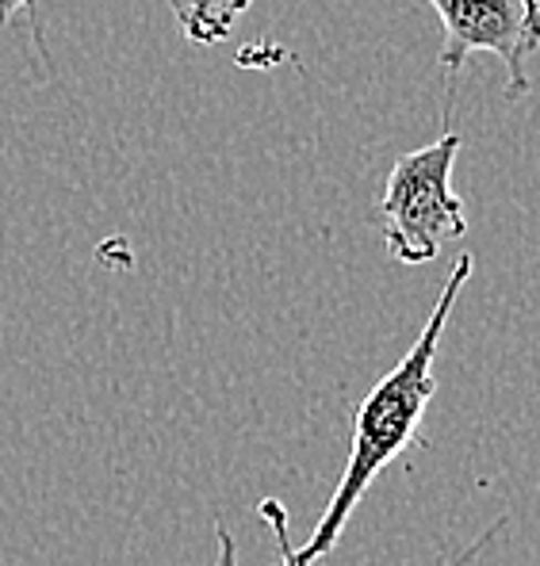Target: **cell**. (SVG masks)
Segmentation results:
<instances>
[{
    "mask_svg": "<svg viewBox=\"0 0 540 566\" xmlns=\"http://www.w3.org/2000/svg\"><path fill=\"white\" fill-rule=\"evenodd\" d=\"M215 539H219V559H215V566H242L238 563V547H235V536H230L227 524H215Z\"/></svg>",
    "mask_w": 540,
    "mask_h": 566,
    "instance_id": "cell-6",
    "label": "cell"
},
{
    "mask_svg": "<svg viewBox=\"0 0 540 566\" xmlns=\"http://www.w3.org/2000/svg\"><path fill=\"white\" fill-rule=\"evenodd\" d=\"M442 15L445 43L437 65L453 77L471 54H495L506 65V96L533 93L526 57L540 50V0H429Z\"/></svg>",
    "mask_w": 540,
    "mask_h": 566,
    "instance_id": "cell-3",
    "label": "cell"
},
{
    "mask_svg": "<svg viewBox=\"0 0 540 566\" xmlns=\"http://www.w3.org/2000/svg\"><path fill=\"white\" fill-rule=\"evenodd\" d=\"M253 0H169L177 28L185 31L188 43L211 46L235 31V23L242 20V12Z\"/></svg>",
    "mask_w": 540,
    "mask_h": 566,
    "instance_id": "cell-4",
    "label": "cell"
},
{
    "mask_svg": "<svg viewBox=\"0 0 540 566\" xmlns=\"http://www.w3.org/2000/svg\"><path fill=\"white\" fill-rule=\"evenodd\" d=\"M464 138L453 127L437 142L411 149L387 172L384 196L376 203L387 253L398 264H426L442 245L468 234L464 199L453 191V165Z\"/></svg>",
    "mask_w": 540,
    "mask_h": 566,
    "instance_id": "cell-2",
    "label": "cell"
},
{
    "mask_svg": "<svg viewBox=\"0 0 540 566\" xmlns=\"http://www.w3.org/2000/svg\"><path fill=\"white\" fill-rule=\"evenodd\" d=\"M471 272H476L471 253L456 256L453 272H448L442 295H437L418 340L406 348L403 360H398L395 368L368 390V398L356 406L353 448H349L345 471H342V479H338V490H334V497H330L326 513L314 524L311 539H307L303 547H295L299 566H311V563H319L322 555L334 552L338 536L345 532L356 505L364 502V494H368V486L376 482V474L418 440V424L426 418V406H429V398L437 395V376H434L437 348H442L445 326H448V318H453V306H456V298H460V291L468 287Z\"/></svg>",
    "mask_w": 540,
    "mask_h": 566,
    "instance_id": "cell-1",
    "label": "cell"
},
{
    "mask_svg": "<svg viewBox=\"0 0 540 566\" xmlns=\"http://www.w3.org/2000/svg\"><path fill=\"white\" fill-rule=\"evenodd\" d=\"M257 517H261L272 528V539H277V547H280V566H299L295 563L292 536H288V510H284V502H277V497H264V502L257 505Z\"/></svg>",
    "mask_w": 540,
    "mask_h": 566,
    "instance_id": "cell-5",
    "label": "cell"
},
{
    "mask_svg": "<svg viewBox=\"0 0 540 566\" xmlns=\"http://www.w3.org/2000/svg\"><path fill=\"white\" fill-rule=\"evenodd\" d=\"M35 8H39V0H0V28H4L12 15H28V20H35Z\"/></svg>",
    "mask_w": 540,
    "mask_h": 566,
    "instance_id": "cell-7",
    "label": "cell"
}]
</instances>
